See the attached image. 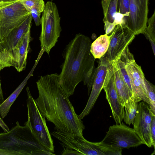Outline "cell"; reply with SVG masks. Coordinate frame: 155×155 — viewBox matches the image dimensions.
<instances>
[{
  "instance_id": "6da1fadb",
  "label": "cell",
  "mask_w": 155,
  "mask_h": 155,
  "mask_svg": "<svg viewBox=\"0 0 155 155\" xmlns=\"http://www.w3.org/2000/svg\"><path fill=\"white\" fill-rule=\"evenodd\" d=\"M58 74L41 76L36 82L38 96L34 99L42 115L52 122L57 131L83 136L85 126L75 112L69 97L60 86Z\"/></svg>"
},
{
  "instance_id": "7a4b0ae2",
  "label": "cell",
  "mask_w": 155,
  "mask_h": 155,
  "mask_svg": "<svg viewBox=\"0 0 155 155\" xmlns=\"http://www.w3.org/2000/svg\"><path fill=\"white\" fill-rule=\"evenodd\" d=\"M90 38L78 33L66 46L62 53L64 61L58 74L59 84L67 96L72 95L77 85L83 81L89 95L96 68L90 51Z\"/></svg>"
},
{
  "instance_id": "3957f363",
  "label": "cell",
  "mask_w": 155,
  "mask_h": 155,
  "mask_svg": "<svg viewBox=\"0 0 155 155\" xmlns=\"http://www.w3.org/2000/svg\"><path fill=\"white\" fill-rule=\"evenodd\" d=\"M0 149L7 155H55L39 143L28 127L18 121L8 132L0 133Z\"/></svg>"
},
{
  "instance_id": "277c9868",
  "label": "cell",
  "mask_w": 155,
  "mask_h": 155,
  "mask_svg": "<svg viewBox=\"0 0 155 155\" xmlns=\"http://www.w3.org/2000/svg\"><path fill=\"white\" fill-rule=\"evenodd\" d=\"M60 17L56 4L48 1L41 18V31L39 38L41 49L49 55L60 36L62 29Z\"/></svg>"
},
{
  "instance_id": "5b68a950",
  "label": "cell",
  "mask_w": 155,
  "mask_h": 155,
  "mask_svg": "<svg viewBox=\"0 0 155 155\" xmlns=\"http://www.w3.org/2000/svg\"><path fill=\"white\" fill-rule=\"evenodd\" d=\"M28 120L25 124L30 129L39 143L49 151L54 153L53 139L47 125L45 118L39 111L29 87L26 88Z\"/></svg>"
},
{
  "instance_id": "8992f818",
  "label": "cell",
  "mask_w": 155,
  "mask_h": 155,
  "mask_svg": "<svg viewBox=\"0 0 155 155\" xmlns=\"http://www.w3.org/2000/svg\"><path fill=\"white\" fill-rule=\"evenodd\" d=\"M120 57L125 62L126 70L129 77L133 97L138 103L142 101L150 106L144 84V74L140 66L136 63L128 46L123 52Z\"/></svg>"
},
{
  "instance_id": "52a82bcc",
  "label": "cell",
  "mask_w": 155,
  "mask_h": 155,
  "mask_svg": "<svg viewBox=\"0 0 155 155\" xmlns=\"http://www.w3.org/2000/svg\"><path fill=\"white\" fill-rule=\"evenodd\" d=\"M101 142L108 146L122 149L137 147L143 144L134 128L123 122L110 126Z\"/></svg>"
},
{
  "instance_id": "ba28073f",
  "label": "cell",
  "mask_w": 155,
  "mask_h": 155,
  "mask_svg": "<svg viewBox=\"0 0 155 155\" xmlns=\"http://www.w3.org/2000/svg\"><path fill=\"white\" fill-rule=\"evenodd\" d=\"M20 1L0 8V43L31 13Z\"/></svg>"
},
{
  "instance_id": "9c48e42d",
  "label": "cell",
  "mask_w": 155,
  "mask_h": 155,
  "mask_svg": "<svg viewBox=\"0 0 155 155\" xmlns=\"http://www.w3.org/2000/svg\"><path fill=\"white\" fill-rule=\"evenodd\" d=\"M100 59L95 75L90 96L86 105L78 117L80 119L87 115L91 111L103 89L105 82L113 68L112 64L105 55Z\"/></svg>"
},
{
  "instance_id": "30bf717a",
  "label": "cell",
  "mask_w": 155,
  "mask_h": 155,
  "mask_svg": "<svg viewBox=\"0 0 155 155\" xmlns=\"http://www.w3.org/2000/svg\"><path fill=\"white\" fill-rule=\"evenodd\" d=\"M110 35L109 48L104 55L111 64L120 58L136 35L126 26L119 25L115 26Z\"/></svg>"
},
{
  "instance_id": "8fae6325",
  "label": "cell",
  "mask_w": 155,
  "mask_h": 155,
  "mask_svg": "<svg viewBox=\"0 0 155 155\" xmlns=\"http://www.w3.org/2000/svg\"><path fill=\"white\" fill-rule=\"evenodd\" d=\"M129 15L126 26L135 35L144 34L148 19L149 0H129Z\"/></svg>"
},
{
  "instance_id": "7c38bea8",
  "label": "cell",
  "mask_w": 155,
  "mask_h": 155,
  "mask_svg": "<svg viewBox=\"0 0 155 155\" xmlns=\"http://www.w3.org/2000/svg\"><path fill=\"white\" fill-rule=\"evenodd\" d=\"M134 120V129L143 144L152 147L150 136V128L153 116L155 115L149 105L142 101L138 104Z\"/></svg>"
},
{
  "instance_id": "4fadbf2b",
  "label": "cell",
  "mask_w": 155,
  "mask_h": 155,
  "mask_svg": "<svg viewBox=\"0 0 155 155\" xmlns=\"http://www.w3.org/2000/svg\"><path fill=\"white\" fill-rule=\"evenodd\" d=\"M32 18L30 13L20 25L13 29L0 43V71L4 68L11 52L31 26Z\"/></svg>"
},
{
  "instance_id": "5bb4252c",
  "label": "cell",
  "mask_w": 155,
  "mask_h": 155,
  "mask_svg": "<svg viewBox=\"0 0 155 155\" xmlns=\"http://www.w3.org/2000/svg\"><path fill=\"white\" fill-rule=\"evenodd\" d=\"M31 27L11 52L4 68L13 66L19 72L25 69L28 54L30 50L29 43L32 40L31 36Z\"/></svg>"
},
{
  "instance_id": "9a60e30c",
  "label": "cell",
  "mask_w": 155,
  "mask_h": 155,
  "mask_svg": "<svg viewBox=\"0 0 155 155\" xmlns=\"http://www.w3.org/2000/svg\"><path fill=\"white\" fill-rule=\"evenodd\" d=\"M103 89L105 92L106 98L110 106L113 117L116 124L122 123L124 112L116 89L113 67L106 79Z\"/></svg>"
},
{
  "instance_id": "2e32d148",
  "label": "cell",
  "mask_w": 155,
  "mask_h": 155,
  "mask_svg": "<svg viewBox=\"0 0 155 155\" xmlns=\"http://www.w3.org/2000/svg\"><path fill=\"white\" fill-rule=\"evenodd\" d=\"M111 64L117 91L121 102L124 106L126 102L133 96L124 79L117 61H114Z\"/></svg>"
},
{
  "instance_id": "e0dca14e",
  "label": "cell",
  "mask_w": 155,
  "mask_h": 155,
  "mask_svg": "<svg viewBox=\"0 0 155 155\" xmlns=\"http://www.w3.org/2000/svg\"><path fill=\"white\" fill-rule=\"evenodd\" d=\"M33 68L24 80L12 93L0 105V115L2 118L5 117L9 112L10 107L27 83L29 78L32 75L33 71L37 64Z\"/></svg>"
},
{
  "instance_id": "ac0fdd59",
  "label": "cell",
  "mask_w": 155,
  "mask_h": 155,
  "mask_svg": "<svg viewBox=\"0 0 155 155\" xmlns=\"http://www.w3.org/2000/svg\"><path fill=\"white\" fill-rule=\"evenodd\" d=\"M111 35H101L91 43L90 51L95 59H100L107 52Z\"/></svg>"
},
{
  "instance_id": "d6986e66",
  "label": "cell",
  "mask_w": 155,
  "mask_h": 155,
  "mask_svg": "<svg viewBox=\"0 0 155 155\" xmlns=\"http://www.w3.org/2000/svg\"><path fill=\"white\" fill-rule=\"evenodd\" d=\"M138 104L135 98H130L124 104V112L123 119L124 122L130 126L133 124L138 107Z\"/></svg>"
},
{
  "instance_id": "ffe728a7",
  "label": "cell",
  "mask_w": 155,
  "mask_h": 155,
  "mask_svg": "<svg viewBox=\"0 0 155 155\" xmlns=\"http://www.w3.org/2000/svg\"><path fill=\"white\" fill-rule=\"evenodd\" d=\"M147 26L143 34L150 42L154 55L155 54V11L147 21Z\"/></svg>"
},
{
  "instance_id": "44dd1931",
  "label": "cell",
  "mask_w": 155,
  "mask_h": 155,
  "mask_svg": "<svg viewBox=\"0 0 155 155\" xmlns=\"http://www.w3.org/2000/svg\"><path fill=\"white\" fill-rule=\"evenodd\" d=\"M118 0H106L102 7L104 18L103 21L107 20L112 23L114 21V15L117 12Z\"/></svg>"
},
{
  "instance_id": "7402d4cb",
  "label": "cell",
  "mask_w": 155,
  "mask_h": 155,
  "mask_svg": "<svg viewBox=\"0 0 155 155\" xmlns=\"http://www.w3.org/2000/svg\"><path fill=\"white\" fill-rule=\"evenodd\" d=\"M144 82L146 89L147 95L150 103V106L153 113L155 114V86L145 77Z\"/></svg>"
},
{
  "instance_id": "603a6c76",
  "label": "cell",
  "mask_w": 155,
  "mask_h": 155,
  "mask_svg": "<svg viewBox=\"0 0 155 155\" xmlns=\"http://www.w3.org/2000/svg\"><path fill=\"white\" fill-rule=\"evenodd\" d=\"M45 3L43 0L35 6L31 10L30 12L35 24L37 26L41 25L40 16L43 12L45 6Z\"/></svg>"
},
{
  "instance_id": "cb8c5ba5",
  "label": "cell",
  "mask_w": 155,
  "mask_h": 155,
  "mask_svg": "<svg viewBox=\"0 0 155 155\" xmlns=\"http://www.w3.org/2000/svg\"><path fill=\"white\" fill-rule=\"evenodd\" d=\"M117 12L124 15L128 20L129 15V0H118Z\"/></svg>"
},
{
  "instance_id": "d4e9b609",
  "label": "cell",
  "mask_w": 155,
  "mask_h": 155,
  "mask_svg": "<svg viewBox=\"0 0 155 155\" xmlns=\"http://www.w3.org/2000/svg\"><path fill=\"white\" fill-rule=\"evenodd\" d=\"M42 0H21V2L26 9L30 12L31 9Z\"/></svg>"
},
{
  "instance_id": "484cf974",
  "label": "cell",
  "mask_w": 155,
  "mask_h": 155,
  "mask_svg": "<svg viewBox=\"0 0 155 155\" xmlns=\"http://www.w3.org/2000/svg\"><path fill=\"white\" fill-rule=\"evenodd\" d=\"M150 136L152 145L155 149V115L153 116L150 128Z\"/></svg>"
},
{
  "instance_id": "4316f807",
  "label": "cell",
  "mask_w": 155,
  "mask_h": 155,
  "mask_svg": "<svg viewBox=\"0 0 155 155\" xmlns=\"http://www.w3.org/2000/svg\"><path fill=\"white\" fill-rule=\"evenodd\" d=\"M103 22L104 23V30L105 34L108 35L113 31L116 25L113 22L111 23L107 20H105Z\"/></svg>"
},
{
  "instance_id": "83f0119b",
  "label": "cell",
  "mask_w": 155,
  "mask_h": 155,
  "mask_svg": "<svg viewBox=\"0 0 155 155\" xmlns=\"http://www.w3.org/2000/svg\"><path fill=\"white\" fill-rule=\"evenodd\" d=\"M63 150L61 154L62 155H79L81 154L74 149L63 147Z\"/></svg>"
},
{
  "instance_id": "f1b7e54d",
  "label": "cell",
  "mask_w": 155,
  "mask_h": 155,
  "mask_svg": "<svg viewBox=\"0 0 155 155\" xmlns=\"http://www.w3.org/2000/svg\"><path fill=\"white\" fill-rule=\"evenodd\" d=\"M4 101V98L3 97L2 91L1 87L0 77V105Z\"/></svg>"
},
{
  "instance_id": "f546056e",
  "label": "cell",
  "mask_w": 155,
  "mask_h": 155,
  "mask_svg": "<svg viewBox=\"0 0 155 155\" xmlns=\"http://www.w3.org/2000/svg\"><path fill=\"white\" fill-rule=\"evenodd\" d=\"M14 2H0V8L2 7H3L7 6V5H10Z\"/></svg>"
},
{
  "instance_id": "4dcf8cb0",
  "label": "cell",
  "mask_w": 155,
  "mask_h": 155,
  "mask_svg": "<svg viewBox=\"0 0 155 155\" xmlns=\"http://www.w3.org/2000/svg\"><path fill=\"white\" fill-rule=\"evenodd\" d=\"M21 0H0V1L5 2H13Z\"/></svg>"
},
{
  "instance_id": "1f68e13d",
  "label": "cell",
  "mask_w": 155,
  "mask_h": 155,
  "mask_svg": "<svg viewBox=\"0 0 155 155\" xmlns=\"http://www.w3.org/2000/svg\"><path fill=\"white\" fill-rule=\"evenodd\" d=\"M2 118H1V117H0V121L2 120Z\"/></svg>"
},
{
  "instance_id": "d6a6232c",
  "label": "cell",
  "mask_w": 155,
  "mask_h": 155,
  "mask_svg": "<svg viewBox=\"0 0 155 155\" xmlns=\"http://www.w3.org/2000/svg\"><path fill=\"white\" fill-rule=\"evenodd\" d=\"M104 0V1H105V0Z\"/></svg>"
},
{
  "instance_id": "836d02e7",
  "label": "cell",
  "mask_w": 155,
  "mask_h": 155,
  "mask_svg": "<svg viewBox=\"0 0 155 155\" xmlns=\"http://www.w3.org/2000/svg\"><path fill=\"white\" fill-rule=\"evenodd\" d=\"M51 1H52L53 0H51Z\"/></svg>"
},
{
  "instance_id": "e575fe53",
  "label": "cell",
  "mask_w": 155,
  "mask_h": 155,
  "mask_svg": "<svg viewBox=\"0 0 155 155\" xmlns=\"http://www.w3.org/2000/svg\"><path fill=\"white\" fill-rule=\"evenodd\" d=\"M0 2H1V1H0Z\"/></svg>"
}]
</instances>
